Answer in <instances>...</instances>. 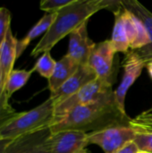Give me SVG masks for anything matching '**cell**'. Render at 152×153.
<instances>
[{
  "label": "cell",
  "mask_w": 152,
  "mask_h": 153,
  "mask_svg": "<svg viewBox=\"0 0 152 153\" xmlns=\"http://www.w3.org/2000/svg\"><path fill=\"white\" fill-rule=\"evenodd\" d=\"M110 39L96 43L92 49L87 65L95 73L97 78L112 82L114 58L116 55Z\"/></svg>",
  "instance_id": "cell-7"
},
{
  "label": "cell",
  "mask_w": 152,
  "mask_h": 153,
  "mask_svg": "<svg viewBox=\"0 0 152 153\" xmlns=\"http://www.w3.org/2000/svg\"><path fill=\"white\" fill-rule=\"evenodd\" d=\"M50 127L12 140L4 153H51Z\"/></svg>",
  "instance_id": "cell-8"
},
{
  "label": "cell",
  "mask_w": 152,
  "mask_h": 153,
  "mask_svg": "<svg viewBox=\"0 0 152 153\" xmlns=\"http://www.w3.org/2000/svg\"><path fill=\"white\" fill-rule=\"evenodd\" d=\"M137 129L129 126H116L88 134V143L98 145L104 153H116L126 144L133 142Z\"/></svg>",
  "instance_id": "cell-5"
},
{
  "label": "cell",
  "mask_w": 152,
  "mask_h": 153,
  "mask_svg": "<svg viewBox=\"0 0 152 153\" xmlns=\"http://www.w3.org/2000/svg\"><path fill=\"white\" fill-rule=\"evenodd\" d=\"M147 63L148 62L137 50L129 51L125 56V58L123 62L124 74L120 84L114 91L115 102L124 115H127L125 111L126 94L129 89L142 74V70L147 65Z\"/></svg>",
  "instance_id": "cell-6"
},
{
  "label": "cell",
  "mask_w": 152,
  "mask_h": 153,
  "mask_svg": "<svg viewBox=\"0 0 152 153\" xmlns=\"http://www.w3.org/2000/svg\"><path fill=\"white\" fill-rule=\"evenodd\" d=\"M32 73H33L32 69L30 70L13 69V72L10 74L5 83V91L9 98H11L14 92L21 90L22 87L26 85Z\"/></svg>",
  "instance_id": "cell-17"
},
{
  "label": "cell",
  "mask_w": 152,
  "mask_h": 153,
  "mask_svg": "<svg viewBox=\"0 0 152 153\" xmlns=\"http://www.w3.org/2000/svg\"><path fill=\"white\" fill-rule=\"evenodd\" d=\"M12 140H4V139H0V153H4V150L6 149V147L8 146V144L10 143Z\"/></svg>",
  "instance_id": "cell-25"
},
{
  "label": "cell",
  "mask_w": 152,
  "mask_h": 153,
  "mask_svg": "<svg viewBox=\"0 0 152 153\" xmlns=\"http://www.w3.org/2000/svg\"><path fill=\"white\" fill-rule=\"evenodd\" d=\"M146 68H147V71H148V74H149L150 77L151 78L152 80V60L147 63Z\"/></svg>",
  "instance_id": "cell-26"
},
{
  "label": "cell",
  "mask_w": 152,
  "mask_h": 153,
  "mask_svg": "<svg viewBox=\"0 0 152 153\" xmlns=\"http://www.w3.org/2000/svg\"><path fill=\"white\" fill-rule=\"evenodd\" d=\"M139 152V149L134 142H131L128 144H126L125 147L117 151L116 153H137Z\"/></svg>",
  "instance_id": "cell-24"
},
{
  "label": "cell",
  "mask_w": 152,
  "mask_h": 153,
  "mask_svg": "<svg viewBox=\"0 0 152 153\" xmlns=\"http://www.w3.org/2000/svg\"><path fill=\"white\" fill-rule=\"evenodd\" d=\"M131 120L117 108L113 91L96 102L73 108L52 124L50 131L52 134L66 130L90 134L116 126H129Z\"/></svg>",
  "instance_id": "cell-1"
},
{
  "label": "cell",
  "mask_w": 152,
  "mask_h": 153,
  "mask_svg": "<svg viewBox=\"0 0 152 153\" xmlns=\"http://www.w3.org/2000/svg\"><path fill=\"white\" fill-rule=\"evenodd\" d=\"M115 22L112 31V38L110 39L111 44L116 52L128 53L130 49L129 41L125 32L124 19H123V5H121L114 11Z\"/></svg>",
  "instance_id": "cell-16"
},
{
  "label": "cell",
  "mask_w": 152,
  "mask_h": 153,
  "mask_svg": "<svg viewBox=\"0 0 152 153\" xmlns=\"http://www.w3.org/2000/svg\"><path fill=\"white\" fill-rule=\"evenodd\" d=\"M56 17V13H46L44 14L37 23L27 32V34L17 42V58H19L24 50L28 48L30 42L40 35H45L49 30L50 26L54 22Z\"/></svg>",
  "instance_id": "cell-15"
},
{
  "label": "cell",
  "mask_w": 152,
  "mask_h": 153,
  "mask_svg": "<svg viewBox=\"0 0 152 153\" xmlns=\"http://www.w3.org/2000/svg\"><path fill=\"white\" fill-rule=\"evenodd\" d=\"M134 128H136L138 132L133 142L137 145L139 151L152 153L151 127H134Z\"/></svg>",
  "instance_id": "cell-20"
},
{
  "label": "cell",
  "mask_w": 152,
  "mask_h": 153,
  "mask_svg": "<svg viewBox=\"0 0 152 153\" xmlns=\"http://www.w3.org/2000/svg\"><path fill=\"white\" fill-rule=\"evenodd\" d=\"M17 42L18 39L10 29L0 48V71L4 87L17 59Z\"/></svg>",
  "instance_id": "cell-12"
},
{
  "label": "cell",
  "mask_w": 152,
  "mask_h": 153,
  "mask_svg": "<svg viewBox=\"0 0 152 153\" xmlns=\"http://www.w3.org/2000/svg\"><path fill=\"white\" fill-rule=\"evenodd\" d=\"M54 102L48 98L30 110L17 112L15 116L0 126V139L14 140L50 127L54 117Z\"/></svg>",
  "instance_id": "cell-3"
},
{
  "label": "cell",
  "mask_w": 152,
  "mask_h": 153,
  "mask_svg": "<svg viewBox=\"0 0 152 153\" xmlns=\"http://www.w3.org/2000/svg\"><path fill=\"white\" fill-rule=\"evenodd\" d=\"M130 125L134 127H151L152 116H142L139 115L134 119H132Z\"/></svg>",
  "instance_id": "cell-23"
},
{
  "label": "cell",
  "mask_w": 152,
  "mask_h": 153,
  "mask_svg": "<svg viewBox=\"0 0 152 153\" xmlns=\"http://www.w3.org/2000/svg\"><path fill=\"white\" fill-rule=\"evenodd\" d=\"M74 0H42L39 3V9L46 13H55L65 6L72 4Z\"/></svg>",
  "instance_id": "cell-21"
},
{
  "label": "cell",
  "mask_w": 152,
  "mask_h": 153,
  "mask_svg": "<svg viewBox=\"0 0 152 153\" xmlns=\"http://www.w3.org/2000/svg\"><path fill=\"white\" fill-rule=\"evenodd\" d=\"M56 61L52 57L50 51H47L40 55V56L37 59L34 66L32 67L33 73H38L40 76L49 79L56 67Z\"/></svg>",
  "instance_id": "cell-18"
},
{
  "label": "cell",
  "mask_w": 152,
  "mask_h": 153,
  "mask_svg": "<svg viewBox=\"0 0 152 153\" xmlns=\"http://www.w3.org/2000/svg\"><path fill=\"white\" fill-rule=\"evenodd\" d=\"M12 13L5 7H0V48L11 29Z\"/></svg>",
  "instance_id": "cell-22"
},
{
  "label": "cell",
  "mask_w": 152,
  "mask_h": 153,
  "mask_svg": "<svg viewBox=\"0 0 152 153\" xmlns=\"http://www.w3.org/2000/svg\"><path fill=\"white\" fill-rule=\"evenodd\" d=\"M141 115H142V116H152V107L151 108L147 109L146 111L142 112Z\"/></svg>",
  "instance_id": "cell-27"
},
{
  "label": "cell",
  "mask_w": 152,
  "mask_h": 153,
  "mask_svg": "<svg viewBox=\"0 0 152 153\" xmlns=\"http://www.w3.org/2000/svg\"><path fill=\"white\" fill-rule=\"evenodd\" d=\"M79 67L80 65L68 55H65L60 60L56 61L53 74L47 80L50 93L58 90L71 76L75 74Z\"/></svg>",
  "instance_id": "cell-14"
},
{
  "label": "cell",
  "mask_w": 152,
  "mask_h": 153,
  "mask_svg": "<svg viewBox=\"0 0 152 153\" xmlns=\"http://www.w3.org/2000/svg\"><path fill=\"white\" fill-rule=\"evenodd\" d=\"M49 142L51 153H80L89 145L88 134L73 130L51 134Z\"/></svg>",
  "instance_id": "cell-9"
},
{
  "label": "cell",
  "mask_w": 152,
  "mask_h": 153,
  "mask_svg": "<svg viewBox=\"0 0 152 153\" xmlns=\"http://www.w3.org/2000/svg\"><path fill=\"white\" fill-rule=\"evenodd\" d=\"M80 153H91V152H90L88 149H85L84 151H82V152H80Z\"/></svg>",
  "instance_id": "cell-28"
},
{
  "label": "cell",
  "mask_w": 152,
  "mask_h": 153,
  "mask_svg": "<svg viewBox=\"0 0 152 153\" xmlns=\"http://www.w3.org/2000/svg\"><path fill=\"white\" fill-rule=\"evenodd\" d=\"M9 99L10 98L6 93L5 87L2 81V74L0 71V126L17 114L9 103Z\"/></svg>",
  "instance_id": "cell-19"
},
{
  "label": "cell",
  "mask_w": 152,
  "mask_h": 153,
  "mask_svg": "<svg viewBox=\"0 0 152 153\" xmlns=\"http://www.w3.org/2000/svg\"><path fill=\"white\" fill-rule=\"evenodd\" d=\"M112 92V82L96 78L65 101L55 107L52 124L62 119L73 108L96 102Z\"/></svg>",
  "instance_id": "cell-4"
},
{
  "label": "cell",
  "mask_w": 152,
  "mask_h": 153,
  "mask_svg": "<svg viewBox=\"0 0 152 153\" xmlns=\"http://www.w3.org/2000/svg\"><path fill=\"white\" fill-rule=\"evenodd\" d=\"M88 22L69 35L68 55L79 65H87L90 53L96 43L90 39L87 29Z\"/></svg>",
  "instance_id": "cell-11"
},
{
  "label": "cell",
  "mask_w": 152,
  "mask_h": 153,
  "mask_svg": "<svg viewBox=\"0 0 152 153\" xmlns=\"http://www.w3.org/2000/svg\"><path fill=\"white\" fill-rule=\"evenodd\" d=\"M137 153H149V152H142V151H139Z\"/></svg>",
  "instance_id": "cell-29"
},
{
  "label": "cell",
  "mask_w": 152,
  "mask_h": 153,
  "mask_svg": "<svg viewBox=\"0 0 152 153\" xmlns=\"http://www.w3.org/2000/svg\"><path fill=\"white\" fill-rule=\"evenodd\" d=\"M120 5L121 1L74 0L56 13L54 22L31 50L30 56L37 57L50 51L60 40L87 22L96 13L103 9H111L114 12Z\"/></svg>",
  "instance_id": "cell-2"
},
{
  "label": "cell",
  "mask_w": 152,
  "mask_h": 153,
  "mask_svg": "<svg viewBox=\"0 0 152 153\" xmlns=\"http://www.w3.org/2000/svg\"><path fill=\"white\" fill-rule=\"evenodd\" d=\"M121 4L133 12L144 24L150 39H151V44L140 50H137L141 56L147 61L150 62L152 60V13L149 11L142 4H141L139 1L136 0H125L121 1Z\"/></svg>",
  "instance_id": "cell-13"
},
{
  "label": "cell",
  "mask_w": 152,
  "mask_h": 153,
  "mask_svg": "<svg viewBox=\"0 0 152 153\" xmlns=\"http://www.w3.org/2000/svg\"><path fill=\"white\" fill-rule=\"evenodd\" d=\"M96 78L95 73L88 65H80L73 76H71L58 90L50 93L49 98L53 100L55 107H56Z\"/></svg>",
  "instance_id": "cell-10"
}]
</instances>
